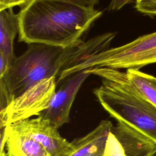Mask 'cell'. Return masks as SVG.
Segmentation results:
<instances>
[{"label": "cell", "mask_w": 156, "mask_h": 156, "mask_svg": "<svg viewBox=\"0 0 156 156\" xmlns=\"http://www.w3.org/2000/svg\"><path fill=\"white\" fill-rule=\"evenodd\" d=\"M116 33L101 34L87 41L60 47L40 43L29 44L27 50L15 57L2 79L10 102L40 81L56 77L62 72L81 62L91 55L107 50Z\"/></svg>", "instance_id": "6da1fadb"}, {"label": "cell", "mask_w": 156, "mask_h": 156, "mask_svg": "<svg viewBox=\"0 0 156 156\" xmlns=\"http://www.w3.org/2000/svg\"><path fill=\"white\" fill-rule=\"evenodd\" d=\"M102 14L61 0H32L18 13L19 41L66 48Z\"/></svg>", "instance_id": "7a4b0ae2"}, {"label": "cell", "mask_w": 156, "mask_h": 156, "mask_svg": "<svg viewBox=\"0 0 156 156\" xmlns=\"http://www.w3.org/2000/svg\"><path fill=\"white\" fill-rule=\"evenodd\" d=\"M87 70L102 78V84L93 92L110 115L156 144V106L139 91L126 73L105 67Z\"/></svg>", "instance_id": "3957f363"}, {"label": "cell", "mask_w": 156, "mask_h": 156, "mask_svg": "<svg viewBox=\"0 0 156 156\" xmlns=\"http://www.w3.org/2000/svg\"><path fill=\"white\" fill-rule=\"evenodd\" d=\"M156 63V32L121 46L91 55L65 71L66 75L92 68L139 69Z\"/></svg>", "instance_id": "277c9868"}, {"label": "cell", "mask_w": 156, "mask_h": 156, "mask_svg": "<svg viewBox=\"0 0 156 156\" xmlns=\"http://www.w3.org/2000/svg\"><path fill=\"white\" fill-rule=\"evenodd\" d=\"M56 77L43 80L29 88L0 111L1 128L18 121L38 116L46 109L55 93Z\"/></svg>", "instance_id": "5b68a950"}, {"label": "cell", "mask_w": 156, "mask_h": 156, "mask_svg": "<svg viewBox=\"0 0 156 156\" xmlns=\"http://www.w3.org/2000/svg\"><path fill=\"white\" fill-rule=\"evenodd\" d=\"M91 74L87 69L72 73L56 81L55 93L48 107L38 116L48 120L57 129L69 121L70 110L76 94L85 79Z\"/></svg>", "instance_id": "8992f818"}, {"label": "cell", "mask_w": 156, "mask_h": 156, "mask_svg": "<svg viewBox=\"0 0 156 156\" xmlns=\"http://www.w3.org/2000/svg\"><path fill=\"white\" fill-rule=\"evenodd\" d=\"M8 133L29 136L41 144L51 156H61L70 147L71 142L61 136L58 129L40 116L28 118L11 124Z\"/></svg>", "instance_id": "52a82bcc"}, {"label": "cell", "mask_w": 156, "mask_h": 156, "mask_svg": "<svg viewBox=\"0 0 156 156\" xmlns=\"http://www.w3.org/2000/svg\"><path fill=\"white\" fill-rule=\"evenodd\" d=\"M112 127L110 121H101L90 132L71 141L69 148L61 156H102Z\"/></svg>", "instance_id": "ba28073f"}, {"label": "cell", "mask_w": 156, "mask_h": 156, "mask_svg": "<svg viewBox=\"0 0 156 156\" xmlns=\"http://www.w3.org/2000/svg\"><path fill=\"white\" fill-rule=\"evenodd\" d=\"M112 132L120 142L126 156H150L156 149L155 143L121 121L112 127Z\"/></svg>", "instance_id": "9c48e42d"}, {"label": "cell", "mask_w": 156, "mask_h": 156, "mask_svg": "<svg viewBox=\"0 0 156 156\" xmlns=\"http://www.w3.org/2000/svg\"><path fill=\"white\" fill-rule=\"evenodd\" d=\"M19 32L18 14L12 9L0 11V52L12 62L16 57L13 51V40Z\"/></svg>", "instance_id": "30bf717a"}, {"label": "cell", "mask_w": 156, "mask_h": 156, "mask_svg": "<svg viewBox=\"0 0 156 156\" xmlns=\"http://www.w3.org/2000/svg\"><path fill=\"white\" fill-rule=\"evenodd\" d=\"M6 156H51L44 146L24 135L8 133L5 143Z\"/></svg>", "instance_id": "8fae6325"}, {"label": "cell", "mask_w": 156, "mask_h": 156, "mask_svg": "<svg viewBox=\"0 0 156 156\" xmlns=\"http://www.w3.org/2000/svg\"><path fill=\"white\" fill-rule=\"evenodd\" d=\"M126 73L139 91L156 106V85L153 81V76L140 71L139 69H127Z\"/></svg>", "instance_id": "7c38bea8"}, {"label": "cell", "mask_w": 156, "mask_h": 156, "mask_svg": "<svg viewBox=\"0 0 156 156\" xmlns=\"http://www.w3.org/2000/svg\"><path fill=\"white\" fill-rule=\"evenodd\" d=\"M102 156H126L120 142L112 130L108 135Z\"/></svg>", "instance_id": "4fadbf2b"}, {"label": "cell", "mask_w": 156, "mask_h": 156, "mask_svg": "<svg viewBox=\"0 0 156 156\" xmlns=\"http://www.w3.org/2000/svg\"><path fill=\"white\" fill-rule=\"evenodd\" d=\"M135 9L140 13L149 16L156 15V0H135Z\"/></svg>", "instance_id": "5bb4252c"}, {"label": "cell", "mask_w": 156, "mask_h": 156, "mask_svg": "<svg viewBox=\"0 0 156 156\" xmlns=\"http://www.w3.org/2000/svg\"><path fill=\"white\" fill-rule=\"evenodd\" d=\"M32 0H0V11L12 9L17 5H26Z\"/></svg>", "instance_id": "9a60e30c"}, {"label": "cell", "mask_w": 156, "mask_h": 156, "mask_svg": "<svg viewBox=\"0 0 156 156\" xmlns=\"http://www.w3.org/2000/svg\"><path fill=\"white\" fill-rule=\"evenodd\" d=\"M82 7L94 9V5L99 3V0H61Z\"/></svg>", "instance_id": "2e32d148"}, {"label": "cell", "mask_w": 156, "mask_h": 156, "mask_svg": "<svg viewBox=\"0 0 156 156\" xmlns=\"http://www.w3.org/2000/svg\"><path fill=\"white\" fill-rule=\"evenodd\" d=\"M12 64V62L5 54L0 52V78H2L6 74Z\"/></svg>", "instance_id": "e0dca14e"}, {"label": "cell", "mask_w": 156, "mask_h": 156, "mask_svg": "<svg viewBox=\"0 0 156 156\" xmlns=\"http://www.w3.org/2000/svg\"><path fill=\"white\" fill-rule=\"evenodd\" d=\"M135 0H111L108 7V10H118L126 5L130 4Z\"/></svg>", "instance_id": "ac0fdd59"}, {"label": "cell", "mask_w": 156, "mask_h": 156, "mask_svg": "<svg viewBox=\"0 0 156 156\" xmlns=\"http://www.w3.org/2000/svg\"><path fill=\"white\" fill-rule=\"evenodd\" d=\"M150 156H156V149L151 154V155Z\"/></svg>", "instance_id": "d6986e66"}, {"label": "cell", "mask_w": 156, "mask_h": 156, "mask_svg": "<svg viewBox=\"0 0 156 156\" xmlns=\"http://www.w3.org/2000/svg\"><path fill=\"white\" fill-rule=\"evenodd\" d=\"M153 81H154V83H155V85H156V77H154V76H153Z\"/></svg>", "instance_id": "ffe728a7"}]
</instances>
